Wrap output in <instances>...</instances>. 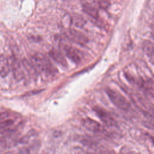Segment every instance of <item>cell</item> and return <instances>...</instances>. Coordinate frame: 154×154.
<instances>
[{"label":"cell","instance_id":"9","mask_svg":"<svg viewBox=\"0 0 154 154\" xmlns=\"http://www.w3.org/2000/svg\"><path fill=\"white\" fill-rule=\"evenodd\" d=\"M0 70L2 77H5L9 72L10 67L8 60L3 55H1L0 60Z\"/></svg>","mask_w":154,"mask_h":154},{"label":"cell","instance_id":"1","mask_svg":"<svg viewBox=\"0 0 154 154\" xmlns=\"http://www.w3.org/2000/svg\"><path fill=\"white\" fill-rule=\"evenodd\" d=\"M31 62L39 72L46 76L53 75L57 72L56 69L47 57L41 54L34 55L31 58Z\"/></svg>","mask_w":154,"mask_h":154},{"label":"cell","instance_id":"2","mask_svg":"<svg viewBox=\"0 0 154 154\" xmlns=\"http://www.w3.org/2000/svg\"><path fill=\"white\" fill-rule=\"evenodd\" d=\"M106 93L111 101L119 109L127 111L130 108L131 105L129 102L123 95L117 91L111 89H108L106 90Z\"/></svg>","mask_w":154,"mask_h":154},{"label":"cell","instance_id":"6","mask_svg":"<svg viewBox=\"0 0 154 154\" xmlns=\"http://www.w3.org/2000/svg\"><path fill=\"white\" fill-rule=\"evenodd\" d=\"M63 49L67 57L75 63H79L82 60L81 52L75 48L64 45Z\"/></svg>","mask_w":154,"mask_h":154},{"label":"cell","instance_id":"13","mask_svg":"<svg viewBox=\"0 0 154 154\" xmlns=\"http://www.w3.org/2000/svg\"><path fill=\"white\" fill-rule=\"evenodd\" d=\"M98 4L99 5L103 8H106L108 5H109V3L108 1H106V0H100L98 2Z\"/></svg>","mask_w":154,"mask_h":154},{"label":"cell","instance_id":"4","mask_svg":"<svg viewBox=\"0 0 154 154\" xmlns=\"http://www.w3.org/2000/svg\"><path fill=\"white\" fill-rule=\"evenodd\" d=\"M94 111L101 121L107 126L115 127L117 126V122L116 120L105 110L102 108L96 107L94 108Z\"/></svg>","mask_w":154,"mask_h":154},{"label":"cell","instance_id":"14","mask_svg":"<svg viewBox=\"0 0 154 154\" xmlns=\"http://www.w3.org/2000/svg\"><path fill=\"white\" fill-rule=\"evenodd\" d=\"M83 4H91L96 1V0H81Z\"/></svg>","mask_w":154,"mask_h":154},{"label":"cell","instance_id":"12","mask_svg":"<svg viewBox=\"0 0 154 154\" xmlns=\"http://www.w3.org/2000/svg\"><path fill=\"white\" fill-rule=\"evenodd\" d=\"M72 23L78 27H81L83 26L85 23V20L82 17L80 16H74L72 18Z\"/></svg>","mask_w":154,"mask_h":154},{"label":"cell","instance_id":"7","mask_svg":"<svg viewBox=\"0 0 154 154\" xmlns=\"http://www.w3.org/2000/svg\"><path fill=\"white\" fill-rule=\"evenodd\" d=\"M143 49L150 62L154 65V43L149 40L144 42L143 43Z\"/></svg>","mask_w":154,"mask_h":154},{"label":"cell","instance_id":"11","mask_svg":"<svg viewBox=\"0 0 154 154\" xmlns=\"http://www.w3.org/2000/svg\"><path fill=\"white\" fill-rule=\"evenodd\" d=\"M40 144L38 142L35 143L32 145L21 149L19 154H37L39 150Z\"/></svg>","mask_w":154,"mask_h":154},{"label":"cell","instance_id":"10","mask_svg":"<svg viewBox=\"0 0 154 154\" xmlns=\"http://www.w3.org/2000/svg\"><path fill=\"white\" fill-rule=\"evenodd\" d=\"M83 10L88 15L96 19L99 17V13L97 9L93 7L91 4H83L82 5Z\"/></svg>","mask_w":154,"mask_h":154},{"label":"cell","instance_id":"5","mask_svg":"<svg viewBox=\"0 0 154 154\" xmlns=\"http://www.w3.org/2000/svg\"><path fill=\"white\" fill-rule=\"evenodd\" d=\"M81 123L85 128L93 132L98 134L105 132L104 128L99 122L90 118L82 119Z\"/></svg>","mask_w":154,"mask_h":154},{"label":"cell","instance_id":"3","mask_svg":"<svg viewBox=\"0 0 154 154\" xmlns=\"http://www.w3.org/2000/svg\"><path fill=\"white\" fill-rule=\"evenodd\" d=\"M65 35L70 40L81 45H84L88 42V39L85 35L74 29L67 30L65 32Z\"/></svg>","mask_w":154,"mask_h":154},{"label":"cell","instance_id":"8","mask_svg":"<svg viewBox=\"0 0 154 154\" xmlns=\"http://www.w3.org/2000/svg\"><path fill=\"white\" fill-rule=\"evenodd\" d=\"M49 55L57 63L60 64L63 67H66L67 65V61L63 55V54L58 51L55 49H52L50 52H49Z\"/></svg>","mask_w":154,"mask_h":154}]
</instances>
